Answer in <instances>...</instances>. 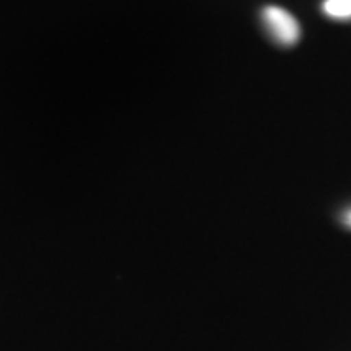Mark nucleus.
<instances>
[{
    "instance_id": "f257e3e1",
    "label": "nucleus",
    "mask_w": 351,
    "mask_h": 351,
    "mask_svg": "<svg viewBox=\"0 0 351 351\" xmlns=\"http://www.w3.org/2000/svg\"><path fill=\"white\" fill-rule=\"evenodd\" d=\"M262 19L271 36L280 44L291 46V44H295L300 39V25H298L295 16L289 12L283 10V8L267 7L262 12Z\"/></svg>"
},
{
    "instance_id": "f03ea898",
    "label": "nucleus",
    "mask_w": 351,
    "mask_h": 351,
    "mask_svg": "<svg viewBox=\"0 0 351 351\" xmlns=\"http://www.w3.org/2000/svg\"><path fill=\"white\" fill-rule=\"evenodd\" d=\"M324 12L333 19H350L351 0H327L324 3Z\"/></svg>"
},
{
    "instance_id": "7ed1b4c3",
    "label": "nucleus",
    "mask_w": 351,
    "mask_h": 351,
    "mask_svg": "<svg viewBox=\"0 0 351 351\" xmlns=\"http://www.w3.org/2000/svg\"><path fill=\"white\" fill-rule=\"evenodd\" d=\"M343 219H345V223L348 226H351V210H348V212L345 213V217H343Z\"/></svg>"
}]
</instances>
